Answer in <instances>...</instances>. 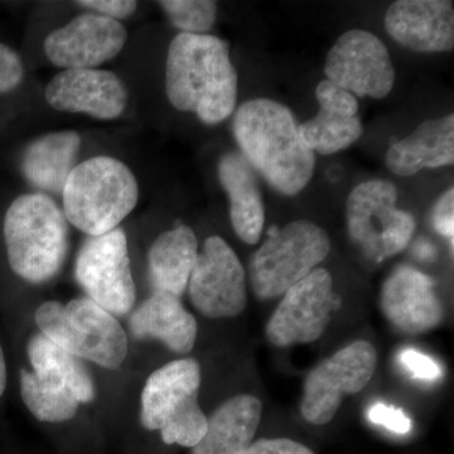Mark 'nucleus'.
<instances>
[{"label":"nucleus","mask_w":454,"mask_h":454,"mask_svg":"<svg viewBox=\"0 0 454 454\" xmlns=\"http://www.w3.org/2000/svg\"><path fill=\"white\" fill-rule=\"evenodd\" d=\"M7 364H5L4 352L0 346V397L4 394L7 387Z\"/></svg>","instance_id":"72a5a7b5"},{"label":"nucleus","mask_w":454,"mask_h":454,"mask_svg":"<svg viewBox=\"0 0 454 454\" xmlns=\"http://www.w3.org/2000/svg\"><path fill=\"white\" fill-rule=\"evenodd\" d=\"M321 109L315 118L298 125L300 136L313 153L331 155L348 149L363 136L356 97L324 80L317 85Z\"/></svg>","instance_id":"a211bd4d"},{"label":"nucleus","mask_w":454,"mask_h":454,"mask_svg":"<svg viewBox=\"0 0 454 454\" xmlns=\"http://www.w3.org/2000/svg\"><path fill=\"white\" fill-rule=\"evenodd\" d=\"M232 133L240 154L278 192L295 196L309 186L316 154L288 106L265 98L247 101L236 110Z\"/></svg>","instance_id":"f257e3e1"},{"label":"nucleus","mask_w":454,"mask_h":454,"mask_svg":"<svg viewBox=\"0 0 454 454\" xmlns=\"http://www.w3.org/2000/svg\"><path fill=\"white\" fill-rule=\"evenodd\" d=\"M44 98L59 112L82 113L101 121H113L127 107L128 90L112 71L77 68L57 74L46 86Z\"/></svg>","instance_id":"2eb2a0df"},{"label":"nucleus","mask_w":454,"mask_h":454,"mask_svg":"<svg viewBox=\"0 0 454 454\" xmlns=\"http://www.w3.org/2000/svg\"><path fill=\"white\" fill-rule=\"evenodd\" d=\"M127 41V28L121 22L85 13L50 33L43 49L47 59L65 70L97 68L118 56Z\"/></svg>","instance_id":"4468645a"},{"label":"nucleus","mask_w":454,"mask_h":454,"mask_svg":"<svg viewBox=\"0 0 454 454\" xmlns=\"http://www.w3.org/2000/svg\"><path fill=\"white\" fill-rule=\"evenodd\" d=\"M158 4L170 23L187 35H207L217 16V3L210 0H164Z\"/></svg>","instance_id":"bb28decb"},{"label":"nucleus","mask_w":454,"mask_h":454,"mask_svg":"<svg viewBox=\"0 0 454 454\" xmlns=\"http://www.w3.org/2000/svg\"><path fill=\"white\" fill-rule=\"evenodd\" d=\"M27 354L35 375L70 390L80 404L95 399L94 379L79 357L59 348L42 333L35 334L28 340Z\"/></svg>","instance_id":"393cba45"},{"label":"nucleus","mask_w":454,"mask_h":454,"mask_svg":"<svg viewBox=\"0 0 454 454\" xmlns=\"http://www.w3.org/2000/svg\"><path fill=\"white\" fill-rule=\"evenodd\" d=\"M327 80L354 97L384 98L395 83V68L380 38L351 29L334 42L325 59Z\"/></svg>","instance_id":"f8f14e48"},{"label":"nucleus","mask_w":454,"mask_h":454,"mask_svg":"<svg viewBox=\"0 0 454 454\" xmlns=\"http://www.w3.org/2000/svg\"><path fill=\"white\" fill-rule=\"evenodd\" d=\"M258 397L240 394L223 403L208 418L207 430L192 454H241L253 443L262 420Z\"/></svg>","instance_id":"4be33fe9"},{"label":"nucleus","mask_w":454,"mask_h":454,"mask_svg":"<svg viewBox=\"0 0 454 454\" xmlns=\"http://www.w3.org/2000/svg\"><path fill=\"white\" fill-rule=\"evenodd\" d=\"M385 28L400 46L414 52L454 49V8L448 0H397L387 9Z\"/></svg>","instance_id":"f3484780"},{"label":"nucleus","mask_w":454,"mask_h":454,"mask_svg":"<svg viewBox=\"0 0 454 454\" xmlns=\"http://www.w3.org/2000/svg\"><path fill=\"white\" fill-rule=\"evenodd\" d=\"M74 277L89 300L115 317L129 315L137 291L124 230L88 236L77 254Z\"/></svg>","instance_id":"1a4fd4ad"},{"label":"nucleus","mask_w":454,"mask_h":454,"mask_svg":"<svg viewBox=\"0 0 454 454\" xmlns=\"http://www.w3.org/2000/svg\"><path fill=\"white\" fill-rule=\"evenodd\" d=\"M3 232L9 265L18 277L42 284L59 273L70 245L68 221L51 197H17L5 214Z\"/></svg>","instance_id":"7ed1b4c3"},{"label":"nucleus","mask_w":454,"mask_h":454,"mask_svg":"<svg viewBox=\"0 0 454 454\" xmlns=\"http://www.w3.org/2000/svg\"><path fill=\"white\" fill-rule=\"evenodd\" d=\"M219 179L230 199V219L244 243L258 244L265 223V208L255 170L243 155L230 152L221 157Z\"/></svg>","instance_id":"412c9836"},{"label":"nucleus","mask_w":454,"mask_h":454,"mask_svg":"<svg viewBox=\"0 0 454 454\" xmlns=\"http://www.w3.org/2000/svg\"><path fill=\"white\" fill-rule=\"evenodd\" d=\"M62 196L68 223L88 236H98L113 231L136 208L139 186L127 164L100 155L74 167Z\"/></svg>","instance_id":"20e7f679"},{"label":"nucleus","mask_w":454,"mask_h":454,"mask_svg":"<svg viewBox=\"0 0 454 454\" xmlns=\"http://www.w3.org/2000/svg\"><path fill=\"white\" fill-rule=\"evenodd\" d=\"M201 367L195 358H181L155 370L142 391L140 422L160 430L166 444L193 448L207 430L208 418L199 404Z\"/></svg>","instance_id":"39448f33"},{"label":"nucleus","mask_w":454,"mask_h":454,"mask_svg":"<svg viewBox=\"0 0 454 454\" xmlns=\"http://www.w3.org/2000/svg\"><path fill=\"white\" fill-rule=\"evenodd\" d=\"M330 252V236L309 220L293 221L283 229L271 230L250 262L254 294L260 301L282 297L318 268Z\"/></svg>","instance_id":"0eeeda50"},{"label":"nucleus","mask_w":454,"mask_h":454,"mask_svg":"<svg viewBox=\"0 0 454 454\" xmlns=\"http://www.w3.org/2000/svg\"><path fill=\"white\" fill-rule=\"evenodd\" d=\"M199 256L193 230L178 226L155 239L148 254L149 279L154 292L181 298L186 292Z\"/></svg>","instance_id":"b1692460"},{"label":"nucleus","mask_w":454,"mask_h":454,"mask_svg":"<svg viewBox=\"0 0 454 454\" xmlns=\"http://www.w3.org/2000/svg\"><path fill=\"white\" fill-rule=\"evenodd\" d=\"M241 454H316L300 442L288 438H262L253 442Z\"/></svg>","instance_id":"2f4dec72"},{"label":"nucleus","mask_w":454,"mask_h":454,"mask_svg":"<svg viewBox=\"0 0 454 454\" xmlns=\"http://www.w3.org/2000/svg\"><path fill=\"white\" fill-rule=\"evenodd\" d=\"M238 82L226 41L179 33L170 42L166 92L179 112L196 114L207 125L220 124L235 112Z\"/></svg>","instance_id":"f03ea898"},{"label":"nucleus","mask_w":454,"mask_h":454,"mask_svg":"<svg viewBox=\"0 0 454 454\" xmlns=\"http://www.w3.org/2000/svg\"><path fill=\"white\" fill-rule=\"evenodd\" d=\"M23 77L22 59L7 44L0 43V94L13 91L23 82Z\"/></svg>","instance_id":"cd10ccee"},{"label":"nucleus","mask_w":454,"mask_h":454,"mask_svg":"<svg viewBox=\"0 0 454 454\" xmlns=\"http://www.w3.org/2000/svg\"><path fill=\"white\" fill-rule=\"evenodd\" d=\"M395 184L385 179L364 182L346 202L349 238L367 259L381 262L404 252L417 227L413 215L396 207Z\"/></svg>","instance_id":"6e6552de"},{"label":"nucleus","mask_w":454,"mask_h":454,"mask_svg":"<svg viewBox=\"0 0 454 454\" xmlns=\"http://www.w3.org/2000/svg\"><path fill=\"white\" fill-rule=\"evenodd\" d=\"M82 142V136L73 130L55 131L33 140L23 152V176L38 190L62 195L68 176L77 166Z\"/></svg>","instance_id":"5701e85b"},{"label":"nucleus","mask_w":454,"mask_h":454,"mask_svg":"<svg viewBox=\"0 0 454 454\" xmlns=\"http://www.w3.org/2000/svg\"><path fill=\"white\" fill-rule=\"evenodd\" d=\"M187 289L193 307L207 318H231L247 309L245 269L220 236H210L203 244Z\"/></svg>","instance_id":"ddd939ff"},{"label":"nucleus","mask_w":454,"mask_h":454,"mask_svg":"<svg viewBox=\"0 0 454 454\" xmlns=\"http://www.w3.org/2000/svg\"><path fill=\"white\" fill-rule=\"evenodd\" d=\"M35 324L44 337L79 357L107 370L119 369L128 355V336L115 316L88 297L67 304H41Z\"/></svg>","instance_id":"423d86ee"},{"label":"nucleus","mask_w":454,"mask_h":454,"mask_svg":"<svg viewBox=\"0 0 454 454\" xmlns=\"http://www.w3.org/2000/svg\"><path fill=\"white\" fill-rule=\"evenodd\" d=\"M380 307L385 318L406 334L428 333L444 316L432 278L411 265L391 271L382 284Z\"/></svg>","instance_id":"dca6fc26"},{"label":"nucleus","mask_w":454,"mask_h":454,"mask_svg":"<svg viewBox=\"0 0 454 454\" xmlns=\"http://www.w3.org/2000/svg\"><path fill=\"white\" fill-rule=\"evenodd\" d=\"M76 4L118 22L129 18L138 7V3L133 0H82V2H76Z\"/></svg>","instance_id":"473e14b6"},{"label":"nucleus","mask_w":454,"mask_h":454,"mask_svg":"<svg viewBox=\"0 0 454 454\" xmlns=\"http://www.w3.org/2000/svg\"><path fill=\"white\" fill-rule=\"evenodd\" d=\"M20 384L23 403L40 422H67L79 411V400L70 390L35 372L20 370Z\"/></svg>","instance_id":"a878e982"},{"label":"nucleus","mask_w":454,"mask_h":454,"mask_svg":"<svg viewBox=\"0 0 454 454\" xmlns=\"http://www.w3.org/2000/svg\"><path fill=\"white\" fill-rule=\"evenodd\" d=\"M454 163V116L424 121L405 139L390 146L387 168L409 177L422 169L441 168Z\"/></svg>","instance_id":"aec40b11"},{"label":"nucleus","mask_w":454,"mask_h":454,"mask_svg":"<svg viewBox=\"0 0 454 454\" xmlns=\"http://www.w3.org/2000/svg\"><path fill=\"white\" fill-rule=\"evenodd\" d=\"M399 363L408 370L415 379L424 381H434L441 378L442 370L433 358L413 348L403 349L399 354Z\"/></svg>","instance_id":"c756f323"},{"label":"nucleus","mask_w":454,"mask_h":454,"mask_svg":"<svg viewBox=\"0 0 454 454\" xmlns=\"http://www.w3.org/2000/svg\"><path fill=\"white\" fill-rule=\"evenodd\" d=\"M367 417L370 422L384 427L396 434H406L411 429V420L406 417L402 409L384 404V403H375L370 406Z\"/></svg>","instance_id":"c85d7f7f"},{"label":"nucleus","mask_w":454,"mask_h":454,"mask_svg":"<svg viewBox=\"0 0 454 454\" xmlns=\"http://www.w3.org/2000/svg\"><path fill=\"white\" fill-rule=\"evenodd\" d=\"M269 319L265 334L271 345L288 348L321 339L339 307L330 271L316 268L284 293Z\"/></svg>","instance_id":"9b49d317"},{"label":"nucleus","mask_w":454,"mask_h":454,"mask_svg":"<svg viewBox=\"0 0 454 454\" xmlns=\"http://www.w3.org/2000/svg\"><path fill=\"white\" fill-rule=\"evenodd\" d=\"M378 366V352L367 340H355L325 358L304 380L301 413L315 426L333 419L343 397L365 389Z\"/></svg>","instance_id":"9d476101"},{"label":"nucleus","mask_w":454,"mask_h":454,"mask_svg":"<svg viewBox=\"0 0 454 454\" xmlns=\"http://www.w3.org/2000/svg\"><path fill=\"white\" fill-rule=\"evenodd\" d=\"M454 190L450 188L446 192L443 193L437 203H435L434 208L432 212V223L434 226L435 231L439 235L446 238L448 241H450V247L453 250L454 241Z\"/></svg>","instance_id":"7c9ffc66"},{"label":"nucleus","mask_w":454,"mask_h":454,"mask_svg":"<svg viewBox=\"0 0 454 454\" xmlns=\"http://www.w3.org/2000/svg\"><path fill=\"white\" fill-rule=\"evenodd\" d=\"M129 330L137 340H160L176 354H188L197 340V321L179 298L154 292L131 313Z\"/></svg>","instance_id":"6ab92c4d"}]
</instances>
